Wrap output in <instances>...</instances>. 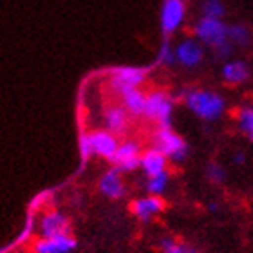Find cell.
Returning a JSON list of instances; mask_svg holds the SVG:
<instances>
[{
  "mask_svg": "<svg viewBox=\"0 0 253 253\" xmlns=\"http://www.w3.org/2000/svg\"><path fill=\"white\" fill-rule=\"evenodd\" d=\"M188 111L205 122H215L226 111V101L219 92L208 89H188L183 92Z\"/></svg>",
  "mask_w": 253,
  "mask_h": 253,
  "instance_id": "6da1fadb",
  "label": "cell"
},
{
  "mask_svg": "<svg viewBox=\"0 0 253 253\" xmlns=\"http://www.w3.org/2000/svg\"><path fill=\"white\" fill-rule=\"evenodd\" d=\"M152 148L159 150L172 163H185L190 154L188 143L169 126L156 128V132L152 134Z\"/></svg>",
  "mask_w": 253,
  "mask_h": 253,
  "instance_id": "7a4b0ae2",
  "label": "cell"
},
{
  "mask_svg": "<svg viewBox=\"0 0 253 253\" xmlns=\"http://www.w3.org/2000/svg\"><path fill=\"white\" fill-rule=\"evenodd\" d=\"M118 145H120L118 136H114L112 132L105 130V128L80 136V150H82L84 158L96 156V158L111 161L118 150Z\"/></svg>",
  "mask_w": 253,
  "mask_h": 253,
  "instance_id": "3957f363",
  "label": "cell"
},
{
  "mask_svg": "<svg viewBox=\"0 0 253 253\" xmlns=\"http://www.w3.org/2000/svg\"><path fill=\"white\" fill-rule=\"evenodd\" d=\"M172 116H174V98L167 90H150L145 101L143 118L156 123L158 126L172 128Z\"/></svg>",
  "mask_w": 253,
  "mask_h": 253,
  "instance_id": "277c9868",
  "label": "cell"
},
{
  "mask_svg": "<svg viewBox=\"0 0 253 253\" xmlns=\"http://www.w3.org/2000/svg\"><path fill=\"white\" fill-rule=\"evenodd\" d=\"M145 80H147V69L123 65V67H114L109 73V87L112 92L122 96L128 90L139 89L145 84Z\"/></svg>",
  "mask_w": 253,
  "mask_h": 253,
  "instance_id": "5b68a950",
  "label": "cell"
},
{
  "mask_svg": "<svg viewBox=\"0 0 253 253\" xmlns=\"http://www.w3.org/2000/svg\"><path fill=\"white\" fill-rule=\"evenodd\" d=\"M194 33L197 42L213 49L228 40V26L217 18H199L195 22Z\"/></svg>",
  "mask_w": 253,
  "mask_h": 253,
  "instance_id": "8992f818",
  "label": "cell"
},
{
  "mask_svg": "<svg viewBox=\"0 0 253 253\" xmlns=\"http://www.w3.org/2000/svg\"><path fill=\"white\" fill-rule=\"evenodd\" d=\"M141 154H143V148L139 145V141H136V139H125V141H120L118 150L114 154V158L111 159V163L122 174L134 172V170L139 169Z\"/></svg>",
  "mask_w": 253,
  "mask_h": 253,
  "instance_id": "52a82bcc",
  "label": "cell"
},
{
  "mask_svg": "<svg viewBox=\"0 0 253 253\" xmlns=\"http://www.w3.org/2000/svg\"><path fill=\"white\" fill-rule=\"evenodd\" d=\"M186 16V4L185 0H165L161 5V31H163L165 38H169L170 35H174L185 22Z\"/></svg>",
  "mask_w": 253,
  "mask_h": 253,
  "instance_id": "ba28073f",
  "label": "cell"
},
{
  "mask_svg": "<svg viewBox=\"0 0 253 253\" xmlns=\"http://www.w3.org/2000/svg\"><path fill=\"white\" fill-rule=\"evenodd\" d=\"M38 232L42 239L58 237V235H69L71 233V221L69 217L60 210L45 211L38 221Z\"/></svg>",
  "mask_w": 253,
  "mask_h": 253,
  "instance_id": "9c48e42d",
  "label": "cell"
},
{
  "mask_svg": "<svg viewBox=\"0 0 253 253\" xmlns=\"http://www.w3.org/2000/svg\"><path fill=\"white\" fill-rule=\"evenodd\" d=\"M175 63H179L186 69L197 67L205 58V45L197 42L195 38H185L174 47Z\"/></svg>",
  "mask_w": 253,
  "mask_h": 253,
  "instance_id": "30bf717a",
  "label": "cell"
},
{
  "mask_svg": "<svg viewBox=\"0 0 253 253\" xmlns=\"http://www.w3.org/2000/svg\"><path fill=\"white\" fill-rule=\"evenodd\" d=\"M163 208H165V201L159 195H148V194L134 199L130 205L132 215L141 222H150L152 219H156L163 211Z\"/></svg>",
  "mask_w": 253,
  "mask_h": 253,
  "instance_id": "8fae6325",
  "label": "cell"
},
{
  "mask_svg": "<svg viewBox=\"0 0 253 253\" xmlns=\"http://www.w3.org/2000/svg\"><path fill=\"white\" fill-rule=\"evenodd\" d=\"M103 125H105V130L112 132L114 136H122L130 126V116L122 103H114V105H109L105 109Z\"/></svg>",
  "mask_w": 253,
  "mask_h": 253,
  "instance_id": "7c38bea8",
  "label": "cell"
},
{
  "mask_svg": "<svg viewBox=\"0 0 253 253\" xmlns=\"http://www.w3.org/2000/svg\"><path fill=\"white\" fill-rule=\"evenodd\" d=\"M98 188L109 199H122L126 194V186L123 181V174L118 169H109L98 181Z\"/></svg>",
  "mask_w": 253,
  "mask_h": 253,
  "instance_id": "4fadbf2b",
  "label": "cell"
},
{
  "mask_svg": "<svg viewBox=\"0 0 253 253\" xmlns=\"http://www.w3.org/2000/svg\"><path fill=\"white\" fill-rule=\"evenodd\" d=\"M78 243L76 239L69 235H58V237L38 239L35 243V253H73L76 250Z\"/></svg>",
  "mask_w": 253,
  "mask_h": 253,
  "instance_id": "5bb4252c",
  "label": "cell"
},
{
  "mask_svg": "<svg viewBox=\"0 0 253 253\" xmlns=\"http://www.w3.org/2000/svg\"><path fill=\"white\" fill-rule=\"evenodd\" d=\"M167 165H169V159L165 158L159 150H156L152 147L143 150L139 169L143 170L145 177H152V175H158L161 172H167Z\"/></svg>",
  "mask_w": 253,
  "mask_h": 253,
  "instance_id": "9a60e30c",
  "label": "cell"
},
{
  "mask_svg": "<svg viewBox=\"0 0 253 253\" xmlns=\"http://www.w3.org/2000/svg\"><path fill=\"white\" fill-rule=\"evenodd\" d=\"M222 78L232 85L244 84L250 78V65L244 60H232L222 67Z\"/></svg>",
  "mask_w": 253,
  "mask_h": 253,
  "instance_id": "2e32d148",
  "label": "cell"
},
{
  "mask_svg": "<svg viewBox=\"0 0 253 253\" xmlns=\"http://www.w3.org/2000/svg\"><path fill=\"white\" fill-rule=\"evenodd\" d=\"M120 98H122V105L125 107L128 116L130 118L143 116V112H145V101H147V92H143L141 89H134L122 94Z\"/></svg>",
  "mask_w": 253,
  "mask_h": 253,
  "instance_id": "e0dca14e",
  "label": "cell"
},
{
  "mask_svg": "<svg viewBox=\"0 0 253 253\" xmlns=\"http://www.w3.org/2000/svg\"><path fill=\"white\" fill-rule=\"evenodd\" d=\"M250 40H252V31L248 29V26L244 24H233V26H228V42L232 43L233 47H244L248 45Z\"/></svg>",
  "mask_w": 253,
  "mask_h": 253,
  "instance_id": "ac0fdd59",
  "label": "cell"
},
{
  "mask_svg": "<svg viewBox=\"0 0 253 253\" xmlns=\"http://www.w3.org/2000/svg\"><path fill=\"white\" fill-rule=\"evenodd\" d=\"M170 183V174L169 170L167 172H161L158 175H152V177H147L145 179V190L148 192V195H161L167 192Z\"/></svg>",
  "mask_w": 253,
  "mask_h": 253,
  "instance_id": "d6986e66",
  "label": "cell"
},
{
  "mask_svg": "<svg viewBox=\"0 0 253 253\" xmlns=\"http://www.w3.org/2000/svg\"><path fill=\"white\" fill-rule=\"evenodd\" d=\"M159 250L163 253H197L190 244L177 241L174 237H163L159 241Z\"/></svg>",
  "mask_w": 253,
  "mask_h": 253,
  "instance_id": "ffe728a7",
  "label": "cell"
},
{
  "mask_svg": "<svg viewBox=\"0 0 253 253\" xmlns=\"http://www.w3.org/2000/svg\"><path fill=\"white\" fill-rule=\"evenodd\" d=\"M235 120H237V126L246 136H253V105L241 107L235 114Z\"/></svg>",
  "mask_w": 253,
  "mask_h": 253,
  "instance_id": "44dd1931",
  "label": "cell"
},
{
  "mask_svg": "<svg viewBox=\"0 0 253 253\" xmlns=\"http://www.w3.org/2000/svg\"><path fill=\"white\" fill-rule=\"evenodd\" d=\"M201 11H203V16H205V18H217V20H222V16H224V4H222V0H205Z\"/></svg>",
  "mask_w": 253,
  "mask_h": 253,
  "instance_id": "7402d4cb",
  "label": "cell"
},
{
  "mask_svg": "<svg viewBox=\"0 0 253 253\" xmlns=\"http://www.w3.org/2000/svg\"><path fill=\"white\" fill-rule=\"evenodd\" d=\"M206 177H208L211 185H222L226 181V170L217 161H210L206 165Z\"/></svg>",
  "mask_w": 253,
  "mask_h": 253,
  "instance_id": "603a6c76",
  "label": "cell"
},
{
  "mask_svg": "<svg viewBox=\"0 0 253 253\" xmlns=\"http://www.w3.org/2000/svg\"><path fill=\"white\" fill-rule=\"evenodd\" d=\"M159 63L163 65H175V54H174V45L170 43V40H165L159 47Z\"/></svg>",
  "mask_w": 253,
  "mask_h": 253,
  "instance_id": "cb8c5ba5",
  "label": "cell"
},
{
  "mask_svg": "<svg viewBox=\"0 0 253 253\" xmlns=\"http://www.w3.org/2000/svg\"><path fill=\"white\" fill-rule=\"evenodd\" d=\"M213 51H215V54L219 56V58H228V56L232 54V51H233V45L226 40L224 43H221V45H217V47L213 49Z\"/></svg>",
  "mask_w": 253,
  "mask_h": 253,
  "instance_id": "d4e9b609",
  "label": "cell"
},
{
  "mask_svg": "<svg viewBox=\"0 0 253 253\" xmlns=\"http://www.w3.org/2000/svg\"><path fill=\"white\" fill-rule=\"evenodd\" d=\"M246 163V156L243 152H237L233 156V165H244Z\"/></svg>",
  "mask_w": 253,
  "mask_h": 253,
  "instance_id": "484cf974",
  "label": "cell"
},
{
  "mask_svg": "<svg viewBox=\"0 0 253 253\" xmlns=\"http://www.w3.org/2000/svg\"><path fill=\"white\" fill-rule=\"evenodd\" d=\"M219 210V205H217V203H211L210 205V211H217Z\"/></svg>",
  "mask_w": 253,
  "mask_h": 253,
  "instance_id": "4316f807",
  "label": "cell"
},
{
  "mask_svg": "<svg viewBox=\"0 0 253 253\" xmlns=\"http://www.w3.org/2000/svg\"><path fill=\"white\" fill-rule=\"evenodd\" d=\"M250 139H252V143H253V136H250Z\"/></svg>",
  "mask_w": 253,
  "mask_h": 253,
  "instance_id": "83f0119b",
  "label": "cell"
}]
</instances>
